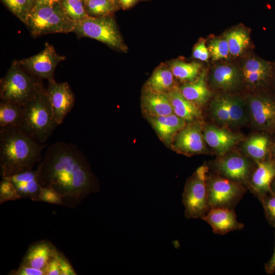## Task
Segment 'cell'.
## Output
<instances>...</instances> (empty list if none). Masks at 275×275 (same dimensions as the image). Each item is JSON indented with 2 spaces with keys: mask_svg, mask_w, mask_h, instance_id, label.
<instances>
[{
  "mask_svg": "<svg viewBox=\"0 0 275 275\" xmlns=\"http://www.w3.org/2000/svg\"><path fill=\"white\" fill-rule=\"evenodd\" d=\"M147 117L159 138L167 145H172L175 135L186 125V121L174 113L164 116Z\"/></svg>",
  "mask_w": 275,
  "mask_h": 275,
  "instance_id": "cell-18",
  "label": "cell"
},
{
  "mask_svg": "<svg viewBox=\"0 0 275 275\" xmlns=\"http://www.w3.org/2000/svg\"><path fill=\"white\" fill-rule=\"evenodd\" d=\"M172 145L178 152L185 154L203 153L205 142L201 128L197 123H189L175 135Z\"/></svg>",
  "mask_w": 275,
  "mask_h": 275,
  "instance_id": "cell-15",
  "label": "cell"
},
{
  "mask_svg": "<svg viewBox=\"0 0 275 275\" xmlns=\"http://www.w3.org/2000/svg\"><path fill=\"white\" fill-rule=\"evenodd\" d=\"M174 76L170 67L160 65L147 81L145 90L166 94L176 87Z\"/></svg>",
  "mask_w": 275,
  "mask_h": 275,
  "instance_id": "cell-25",
  "label": "cell"
},
{
  "mask_svg": "<svg viewBox=\"0 0 275 275\" xmlns=\"http://www.w3.org/2000/svg\"><path fill=\"white\" fill-rule=\"evenodd\" d=\"M268 143V140L265 136H253L245 141L244 151L256 162L262 161L266 155Z\"/></svg>",
  "mask_w": 275,
  "mask_h": 275,
  "instance_id": "cell-31",
  "label": "cell"
},
{
  "mask_svg": "<svg viewBox=\"0 0 275 275\" xmlns=\"http://www.w3.org/2000/svg\"><path fill=\"white\" fill-rule=\"evenodd\" d=\"M12 275H45L44 269H39L30 266L20 264L16 270L10 272Z\"/></svg>",
  "mask_w": 275,
  "mask_h": 275,
  "instance_id": "cell-40",
  "label": "cell"
},
{
  "mask_svg": "<svg viewBox=\"0 0 275 275\" xmlns=\"http://www.w3.org/2000/svg\"><path fill=\"white\" fill-rule=\"evenodd\" d=\"M246 187L260 201L272 192L271 184L275 177V164L271 161H256Z\"/></svg>",
  "mask_w": 275,
  "mask_h": 275,
  "instance_id": "cell-14",
  "label": "cell"
},
{
  "mask_svg": "<svg viewBox=\"0 0 275 275\" xmlns=\"http://www.w3.org/2000/svg\"><path fill=\"white\" fill-rule=\"evenodd\" d=\"M214 167L218 175L242 184L245 187L253 171L250 161L237 154L218 159L215 162Z\"/></svg>",
  "mask_w": 275,
  "mask_h": 275,
  "instance_id": "cell-12",
  "label": "cell"
},
{
  "mask_svg": "<svg viewBox=\"0 0 275 275\" xmlns=\"http://www.w3.org/2000/svg\"><path fill=\"white\" fill-rule=\"evenodd\" d=\"M202 219L211 226L215 234L219 235L241 230L244 227L243 224L238 221L233 209L212 208Z\"/></svg>",
  "mask_w": 275,
  "mask_h": 275,
  "instance_id": "cell-16",
  "label": "cell"
},
{
  "mask_svg": "<svg viewBox=\"0 0 275 275\" xmlns=\"http://www.w3.org/2000/svg\"><path fill=\"white\" fill-rule=\"evenodd\" d=\"M271 191L272 193L275 194V177L271 184Z\"/></svg>",
  "mask_w": 275,
  "mask_h": 275,
  "instance_id": "cell-45",
  "label": "cell"
},
{
  "mask_svg": "<svg viewBox=\"0 0 275 275\" xmlns=\"http://www.w3.org/2000/svg\"><path fill=\"white\" fill-rule=\"evenodd\" d=\"M23 107V118L19 127L38 142L44 144L58 124L54 119L46 89L41 81Z\"/></svg>",
  "mask_w": 275,
  "mask_h": 275,
  "instance_id": "cell-3",
  "label": "cell"
},
{
  "mask_svg": "<svg viewBox=\"0 0 275 275\" xmlns=\"http://www.w3.org/2000/svg\"><path fill=\"white\" fill-rule=\"evenodd\" d=\"M260 201L263 205L267 221L275 228V194L271 192Z\"/></svg>",
  "mask_w": 275,
  "mask_h": 275,
  "instance_id": "cell-36",
  "label": "cell"
},
{
  "mask_svg": "<svg viewBox=\"0 0 275 275\" xmlns=\"http://www.w3.org/2000/svg\"><path fill=\"white\" fill-rule=\"evenodd\" d=\"M55 255L59 262L61 272V275L77 274L67 259L57 249H56Z\"/></svg>",
  "mask_w": 275,
  "mask_h": 275,
  "instance_id": "cell-38",
  "label": "cell"
},
{
  "mask_svg": "<svg viewBox=\"0 0 275 275\" xmlns=\"http://www.w3.org/2000/svg\"><path fill=\"white\" fill-rule=\"evenodd\" d=\"M203 136L205 142L221 155L228 152L242 138L240 135L213 125L205 128Z\"/></svg>",
  "mask_w": 275,
  "mask_h": 275,
  "instance_id": "cell-19",
  "label": "cell"
},
{
  "mask_svg": "<svg viewBox=\"0 0 275 275\" xmlns=\"http://www.w3.org/2000/svg\"><path fill=\"white\" fill-rule=\"evenodd\" d=\"M39 201L63 205L62 198L60 195L54 190L48 187H41L39 196Z\"/></svg>",
  "mask_w": 275,
  "mask_h": 275,
  "instance_id": "cell-37",
  "label": "cell"
},
{
  "mask_svg": "<svg viewBox=\"0 0 275 275\" xmlns=\"http://www.w3.org/2000/svg\"><path fill=\"white\" fill-rule=\"evenodd\" d=\"M55 253L44 269L45 275H61L59 262L56 257Z\"/></svg>",
  "mask_w": 275,
  "mask_h": 275,
  "instance_id": "cell-41",
  "label": "cell"
},
{
  "mask_svg": "<svg viewBox=\"0 0 275 275\" xmlns=\"http://www.w3.org/2000/svg\"><path fill=\"white\" fill-rule=\"evenodd\" d=\"M35 77L17 61L15 62L1 79V100L13 102L23 106L34 94L40 81Z\"/></svg>",
  "mask_w": 275,
  "mask_h": 275,
  "instance_id": "cell-5",
  "label": "cell"
},
{
  "mask_svg": "<svg viewBox=\"0 0 275 275\" xmlns=\"http://www.w3.org/2000/svg\"><path fill=\"white\" fill-rule=\"evenodd\" d=\"M2 3L22 22L26 24L34 7L30 0H1Z\"/></svg>",
  "mask_w": 275,
  "mask_h": 275,
  "instance_id": "cell-33",
  "label": "cell"
},
{
  "mask_svg": "<svg viewBox=\"0 0 275 275\" xmlns=\"http://www.w3.org/2000/svg\"><path fill=\"white\" fill-rule=\"evenodd\" d=\"M46 144H41L19 127L0 128V168L2 178L34 169L42 159Z\"/></svg>",
  "mask_w": 275,
  "mask_h": 275,
  "instance_id": "cell-2",
  "label": "cell"
},
{
  "mask_svg": "<svg viewBox=\"0 0 275 275\" xmlns=\"http://www.w3.org/2000/svg\"><path fill=\"white\" fill-rule=\"evenodd\" d=\"M86 10L90 16L112 15L119 9L118 4L112 0H85Z\"/></svg>",
  "mask_w": 275,
  "mask_h": 275,
  "instance_id": "cell-30",
  "label": "cell"
},
{
  "mask_svg": "<svg viewBox=\"0 0 275 275\" xmlns=\"http://www.w3.org/2000/svg\"><path fill=\"white\" fill-rule=\"evenodd\" d=\"M142 100V107L147 117H160L173 114L166 94L145 90Z\"/></svg>",
  "mask_w": 275,
  "mask_h": 275,
  "instance_id": "cell-21",
  "label": "cell"
},
{
  "mask_svg": "<svg viewBox=\"0 0 275 275\" xmlns=\"http://www.w3.org/2000/svg\"><path fill=\"white\" fill-rule=\"evenodd\" d=\"M139 0H116V2L119 7L123 10L130 8L135 5Z\"/></svg>",
  "mask_w": 275,
  "mask_h": 275,
  "instance_id": "cell-42",
  "label": "cell"
},
{
  "mask_svg": "<svg viewBox=\"0 0 275 275\" xmlns=\"http://www.w3.org/2000/svg\"><path fill=\"white\" fill-rule=\"evenodd\" d=\"M208 201L210 208H226L234 209L247 188L242 184L219 175L207 178Z\"/></svg>",
  "mask_w": 275,
  "mask_h": 275,
  "instance_id": "cell-8",
  "label": "cell"
},
{
  "mask_svg": "<svg viewBox=\"0 0 275 275\" xmlns=\"http://www.w3.org/2000/svg\"><path fill=\"white\" fill-rule=\"evenodd\" d=\"M193 56L194 58L207 62L209 57V52L204 40L199 41L195 46Z\"/></svg>",
  "mask_w": 275,
  "mask_h": 275,
  "instance_id": "cell-39",
  "label": "cell"
},
{
  "mask_svg": "<svg viewBox=\"0 0 275 275\" xmlns=\"http://www.w3.org/2000/svg\"><path fill=\"white\" fill-rule=\"evenodd\" d=\"M241 74L231 65H221L213 71L211 79L213 85L224 90L232 89L240 82Z\"/></svg>",
  "mask_w": 275,
  "mask_h": 275,
  "instance_id": "cell-26",
  "label": "cell"
},
{
  "mask_svg": "<svg viewBox=\"0 0 275 275\" xmlns=\"http://www.w3.org/2000/svg\"><path fill=\"white\" fill-rule=\"evenodd\" d=\"M56 250L55 246L48 240L34 242L29 246L21 264L44 269Z\"/></svg>",
  "mask_w": 275,
  "mask_h": 275,
  "instance_id": "cell-20",
  "label": "cell"
},
{
  "mask_svg": "<svg viewBox=\"0 0 275 275\" xmlns=\"http://www.w3.org/2000/svg\"><path fill=\"white\" fill-rule=\"evenodd\" d=\"M46 91L54 119L59 125L73 108L75 103L74 95L67 82H57L54 79L48 80Z\"/></svg>",
  "mask_w": 275,
  "mask_h": 275,
  "instance_id": "cell-11",
  "label": "cell"
},
{
  "mask_svg": "<svg viewBox=\"0 0 275 275\" xmlns=\"http://www.w3.org/2000/svg\"><path fill=\"white\" fill-rule=\"evenodd\" d=\"M30 1L31 2L33 6H34L36 3L37 0H30Z\"/></svg>",
  "mask_w": 275,
  "mask_h": 275,
  "instance_id": "cell-46",
  "label": "cell"
},
{
  "mask_svg": "<svg viewBox=\"0 0 275 275\" xmlns=\"http://www.w3.org/2000/svg\"><path fill=\"white\" fill-rule=\"evenodd\" d=\"M42 187L62 198L63 205L74 208L100 186L85 156L71 143L58 141L49 146L36 168Z\"/></svg>",
  "mask_w": 275,
  "mask_h": 275,
  "instance_id": "cell-1",
  "label": "cell"
},
{
  "mask_svg": "<svg viewBox=\"0 0 275 275\" xmlns=\"http://www.w3.org/2000/svg\"><path fill=\"white\" fill-rule=\"evenodd\" d=\"M265 269L268 274H272L275 272V247L272 256L265 265Z\"/></svg>",
  "mask_w": 275,
  "mask_h": 275,
  "instance_id": "cell-43",
  "label": "cell"
},
{
  "mask_svg": "<svg viewBox=\"0 0 275 275\" xmlns=\"http://www.w3.org/2000/svg\"><path fill=\"white\" fill-rule=\"evenodd\" d=\"M175 77L187 82L195 81L199 75L201 65L197 62L186 63L174 60L169 64Z\"/></svg>",
  "mask_w": 275,
  "mask_h": 275,
  "instance_id": "cell-29",
  "label": "cell"
},
{
  "mask_svg": "<svg viewBox=\"0 0 275 275\" xmlns=\"http://www.w3.org/2000/svg\"><path fill=\"white\" fill-rule=\"evenodd\" d=\"M179 89L185 98L197 106L206 103L210 96V92L206 84L204 70L200 73L195 81L186 82Z\"/></svg>",
  "mask_w": 275,
  "mask_h": 275,
  "instance_id": "cell-24",
  "label": "cell"
},
{
  "mask_svg": "<svg viewBox=\"0 0 275 275\" xmlns=\"http://www.w3.org/2000/svg\"><path fill=\"white\" fill-rule=\"evenodd\" d=\"M248 109L254 124L264 130L275 127V102L262 96H249Z\"/></svg>",
  "mask_w": 275,
  "mask_h": 275,
  "instance_id": "cell-13",
  "label": "cell"
},
{
  "mask_svg": "<svg viewBox=\"0 0 275 275\" xmlns=\"http://www.w3.org/2000/svg\"><path fill=\"white\" fill-rule=\"evenodd\" d=\"M207 166L199 167L187 179L182 194L185 216L187 218H201L210 209L208 201Z\"/></svg>",
  "mask_w": 275,
  "mask_h": 275,
  "instance_id": "cell-7",
  "label": "cell"
},
{
  "mask_svg": "<svg viewBox=\"0 0 275 275\" xmlns=\"http://www.w3.org/2000/svg\"><path fill=\"white\" fill-rule=\"evenodd\" d=\"M208 48L213 61L226 59L230 54L228 43L225 37L211 40Z\"/></svg>",
  "mask_w": 275,
  "mask_h": 275,
  "instance_id": "cell-34",
  "label": "cell"
},
{
  "mask_svg": "<svg viewBox=\"0 0 275 275\" xmlns=\"http://www.w3.org/2000/svg\"><path fill=\"white\" fill-rule=\"evenodd\" d=\"M243 100L236 96L222 95L211 102L212 116L219 123L237 126L245 123L248 120V111Z\"/></svg>",
  "mask_w": 275,
  "mask_h": 275,
  "instance_id": "cell-9",
  "label": "cell"
},
{
  "mask_svg": "<svg viewBox=\"0 0 275 275\" xmlns=\"http://www.w3.org/2000/svg\"><path fill=\"white\" fill-rule=\"evenodd\" d=\"M82 1H85V0H82ZM112 1H114V2H116V0H112ZM116 3H117V2H116Z\"/></svg>",
  "mask_w": 275,
  "mask_h": 275,
  "instance_id": "cell-47",
  "label": "cell"
},
{
  "mask_svg": "<svg viewBox=\"0 0 275 275\" xmlns=\"http://www.w3.org/2000/svg\"><path fill=\"white\" fill-rule=\"evenodd\" d=\"M61 0H37L34 6H53L59 4Z\"/></svg>",
  "mask_w": 275,
  "mask_h": 275,
  "instance_id": "cell-44",
  "label": "cell"
},
{
  "mask_svg": "<svg viewBox=\"0 0 275 275\" xmlns=\"http://www.w3.org/2000/svg\"><path fill=\"white\" fill-rule=\"evenodd\" d=\"M23 114V107L16 103L1 100L0 102V127H19Z\"/></svg>",
  "mask_w": 275,
  "mask_h": 275,
  "instance_id": "cell-27",
  "label": "cell"
},
{
  "mask_svg": "<svg viewBox=\"0 0 275 275\" xmlns=\"http://www.w3.org/2000/svg\"><path fill=\"white\" fill-rule=\"evenodd\" d=\"M19 199L20 198L11 180L7 177L2 178L0 183V204Z\"/></svg>",
  "mask_w": 275,
  "mask_h": 275,
  "instance_id": "cell-35",
  "label": "cell"
},
{
  "mask_svg": "<svg viewBox=\"0 0 275 275\" xmlns=\"http://www.w3.org/2000/svg\"><path fill=\"white\" fill-rule=\"evenodd\" d=\"M65 57L59 54L54 47L48 42L38 53L17 61L26 71L40 79H54L57 65L65 60Z\"/></svg>",
  "mask_w": 275,
  "mask_h": 275,
  "instance_id": "cell-10",
  "label": "cell"
},
{
  "mask_svg": "<svg viewBox=\"0 0 275 275\" xmlns=\"http://www.w3.org/2000/svg\"><path fill=\"white\" fill-rule=\"evenodd\" d=\"M7 178L13 183L20 199L29 198L39 201L42 186L37 169L21 172Z\"/></svg>",
  "mask_w": 275,
  "mask_h": 275,
  "instance_id": "cell-17",
  "label": "cell"
},
{
  "mask_svg": "<svg viewBox=\"0 0 275 275\" xmlns=\"http://www.w3.org/2000/svg\"><path fill=\"white\" fill-rule=\"evenodd\" d=\"M271 72L270 65L262 60L251 58L246 60L241 70V76L246 85L252 88L261 86L268 78Z\"/></svg>",
  "mask_w": 275,
  "mask_h": 275,
  "instance_id": "cell-22",
  "label": "cell"
},
{
  "mask_svg": "<svg viewBox=\"0 0 275 275\" xmlns=\"http://www.w3.org/2000/svg\"><path fill=\"white\" fill-rule=\"evenodd\" d=\"M73 32L79 37L94 39L123 52L127 50L112 15L89 16L76 22Z\"/></svg>",
  "mask_w": 275,
  "mask_h": 275,
  "instance_id": "cell-6",
  "label": "cell"
},
{
  "mask_svg": "<svg viewBox=\"0 0 275 275\" xmlns=\"http://www.w3.org/2000/svg\"><path fill=\"white\" fill-rule=\"evenodd\" d=\"M225 38L228 43L230 54L234 57L241 55L250 43L249 34L242 28H237L228 32Z\"/></svg>",
  "mask_w": 275,
  "mask_h": 275,
  "instance_id": "cell-28",
  "label": "cell"
},
{
  "mask_svg": "<svg viewBox=\"0 0 275 275\" xmlns=\"http://www.w3.org/2000/svg\"><path fill=\"white\" fill-rule=\"evenodd\" d=\"M60 4L64 13L75 22L89 16L82 0H61Z\"/></svg>",
  "mask_w": 275,
  "mask_h": 275,
  "instance_id": "cell-32",
  "label": "cell"
},
{
  "mask_svg": "<svg viewBox=\"0 0 275 275\" xmlns=\"http://www.w3.org/2000/svg\"><path fill=\"white\" fill-rule=\"evenodd\" d=\"M171 103L173 113L186 122H191L201 116L198 106L188 100L177 87L166 94Z\"/></svg>",
  "mask_w": 275,
  "mask_h": 275,
  "instance_id": "cell-23",
  "label": "cell"
},
{
  "mask_svg": "<svg viewBox=\"0 0 275 275\" xmlns=\"http://www.w3.org/2000/svg\"><path fill=\"white\" fill-rule=\"evenodd\" d=\"M76 22L63 11L60 3L53 6H34L26 23L32 35L73 32Z\"/></svg>",
  "mask_w": 275,
  "mask_h": 275,
  "instance_id": "cell-4",
  "label": "cell"
}]
</instances>
